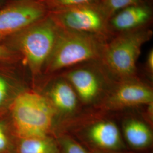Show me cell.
Returning a JSON list of instances; mask_svg holds the SVG:
<instances>
[{"instance_id": "cell-1", "label": "cell", "mask_w": 153, "mask_h": 153, "mask_svg": "<svg viewBox=\"0 0 153 153\" xmlns=\"http://www.w3.org/2000/svg\"><path fill=\"white\" fill-rule=\"evenodd\" d=\"M59 29L48 14L27 27L0 40V44L19 55L23 64L33 75L37 76L43 71Z\"/></svg>"}, {"instance_id": "cell-2", "label": "cell", "mask_w": 153, "mask_h": 153, "mask_svg": "<svg viewBox=\"0 0 153 153\" xmlns=\"http://www.w3.org/2000/svg\"><path fill=\"white\" fill-rule=\"evenodd\" d=\"M107 42L94 35L60 28L43 71L52 74L84 62L100 60Z\"/></svg>"}, {"instance_id": "cell-3", "label": "cell", "mask_w": 153, "mask_h": 153, "mask_svg": "<svg viewBox=\"0 0 153 153\" xmlns=\"http://www.w3.org/2000/svg\"><path fill=\"white\" fill-rule=\"evenodd\" d=\"M151 27L114 35L104 45L100 59L110 76L125 81L135 78L143 44L153 37Z\"/></svg>"}, {"instance_id": "cell-4", "label": "cell", "mask_w": 153, "mask_h": 153, "mask_svg": "<svg viewBox=\"0 0 153 153\" xmlns=\"http://www.w3.org/2000/svg\"><path fill=\"white\" fill-rule=\"evenodd\" d=\"M14 129L21 138L47 136L56 110L49 100L33 91L19 94L11 106Z\"/></svg>"}, {"instance_id": "cell-5", "label": "cell", "mask_w": 153, "mask_h": 153, "mask_svg": "<svg viewBox=\"0 0 153 153\" xmlns=\"http://www.w3.org/2000/svg\"><path fill=\"white\" fill-rule=\"evenodd\" d=\"M60 28L94 35L108 41L114 35L108 28L109 18L99 2L49 12Z\"/></svg>"}, {"instance_id": "cell-6", "label": "cell", "mask_w": 153, "mask_h": 153, "mask_svg": "<svg viewBox=\"0 0 153 153\" xmlns=\"http://www.w3.org/2000/svg\"><path fill=\"white\" fill-rule=\"evenodd\" d=\"M109 76L100 60L84 62L66 69L62 77L66 79L83 103L89 104L98 98L105 78Z\"/></svg>"}, {"instance_id": "cell-7", "label": "cell", "mask_w": 153, "mask_h": 153, "mask_svg": "<svg viewBox=\"0 0 153 153\" xmlns=\"http://www.w3.org/2000/svg\"><path fill=\"white\" fill-rule=\"evenodd\" d=\"M49 11L39 0L7 2L0 8V40L43 18Z\"/></svg>"}, {"instance_id": "cell-8", "label": "cell", "mask_w": 153, "mask_h": 153, "mask_svg": "<svg viewBox=\"0 0 153 153\" xmlns=\"http://www.w3.org/2000/svg\"><path fill=\"white\" fill-rule=\"evenodd\" d=\"M152 1L130 6L116 12L108 20L109 31L114 36L150 27L153 19Z\"/></svg>"}, {"instance_id": "cell-9", "label": "cell", "mask_w": 153, "mask_h": 153, "mask_svg": "<svg viewBox=\"0 0 153 153\" xmlns=\"http://www.w3.org/2000/svg\"><path fill=\"white\" fill-rule=\"evenodd\" d=\"M153 102L152 89L134 78L123 81L109 94L105 104L109 109H119L148 105Z\"/></svg>"}, {"instance_id": "cell-10", "label": "cell", "mask_w": 153, "mask_h": 153, "mask_svg": "<svg viewBox=\"0 0 153 153\" xmlns=\"http://www.w3.org/2000/svg\"><path fill=\"white\" fill-rule=\"evenodd\" d=\"M87 135L91 142L102 149L114 150L121 148L122 145L120 131L112 121L96 122L89 126Z\"/></svg>"}, {"instance_id": "cell-11", "label": "cell", "mask_w": 153, "mask_h": 153, "mask_svg": "<svg viewBox=\"0 0 153 153\" xmlns=\"http://www.w3.org/2000/svg\"><path fill=\"white\" fill-rule=\"evenodd\" d=\"M48 99L56 111L71 114L76 110L79 99L69 82L62 77L51 88Z\"/></svg>"}, {"instance_id": "cell-12", "label": "cell", "mask_w": 153, "mask_h": 153, "mask_svg": "<svg viewBox=\"0 0 153 153\" xmlns=\"http://www.w3.org/2000/svg\"><path fill=\"white\" fill-rule=\"evenodd\" d=\"M123 133L126 141L133 148H146L152 141L153 134L149 126L142 121L131 119L126 121Z\"/></svg>"}, {"instance_id": "cell-13", "label": "cell", "mask_w": 153, "mask_h": 153, "mask_svg": "<svg viewBox=\"0 0 153 153\" xmlns=\"http://www.w3.org/2000/svg\"><path fill=\"white\" fill-rule=\"evenodd\" d=\"M19 153H58L55 142L48 136L23 138L19 144Z\"/></svg>"}, {"instance_id": "cell-14", "label": "cell", "mask_w": 153, "mask_h": 153, "mask_svg": "<svg viewBox=\"0 0 153 153\" xmlns=\"http://www.w3.org/2000/svg\"><path fill=\"white\" fill-rule=\"evenodd\" d=\"M49 12L97 3L100 0H39Z\"/></svg>"}, {"instance_id": "cell-15", "label": "cell", "mask_w": 153, "mask_h": 153, "mask_svg": "<svg viewBox=\"0 0 153 153\" xmlns=\"http://www.w3.org/2000/svg\"><path fill=\"white\" fill-rule=\"evenodd\" d=\"M148 1L152 0H100L99 4L109 19L116 12L124 8Z\"/></svg>"}, {"instance_id": "cell-16", "label": "cell", "mask_w": 153, "mask_h": 153, "mask_svg": "<svg viewBox=\"0 0 153 153\" xmlns=\"http://www.w3.org/2000/svg\"><path fill=\"white\" fill-rule=\"evenodd\" d=\"M61 145L64 153H88L80 144L69 137H64Z\"/></svg>"}, {"instance_id": "cell-17", "label": "cell", "mask_w": 153, "mask_h": 153, "mask_svg": "<svg viewBox=\"0 0 153 153\" xmlns=\"http://www.w3.org/2000/svg\"><path fill=\"white\" fill-rule=\"evenodd\" d=\"M19 59H21V57L19 55L0 44V62H13Z\"/></svg>"}, {"instance_id": "cell-18", "label": "cell", "mask_w": 153, "mask_h": 153, "mask_svg": "<svg viewBox=\"0 0 153 153\" xmlns=\"http://www.w3.org/2000/svg\"><path fill=\"white\" fill-rule=\"evenodd\" d=\"M8 93V85L5 79L0 75V105L5 100Z\"/></svg>"}, {"instance_id": "cell-19", "label": "cell", "mask_w": 153, "mask_h": 153, "mask_svg": "<svg viewBox=\"0 0 153 153\" xmlns=\"http://www.w3.org/2000/svg\"><path fill=\"white\" fill-rule=\"evenodd\" d=\"M145 69L150 76L153 74V49H150L146 56L145 63Z\"/></svg>"}, {"instance_id": "cell-20", "label": "cell", "mask_w": 153, "mask_h": 153, "mask_svg": "<svg viewBox=\"0 0 153 153\" xmlns=\"http://www.w3.org/2000/svg\"><path fill=\"white\" fill-rule=\"evenodd\" d=\"M8 140L3 126L0 124V153L7 148Z\"/></svg>"}, {"instance_id": "cell-21", "label": "cell", "mask_w": 153, "mask_h": 153, "mask_svg": "<svg viewBox=\"0 0 153 153\" xmlns=\"http://www.w3.org/2000/svg\"><path fill=\"white\" fill-rule=\"evenodd\" d=\"M7 2H8V0H0V8L5 5Z\"/></svg>"}, {"instance_id": "cell-22", "label": "cell", "mask_w": 153, "mask_h": 153, "mask_svg": "<svg viewBox=\"0 0 153 153\" xmlns=\"http://www.w3.org/2000/svg\"><path fill=\"white\" fill-rule=\"evenodd\" d=\"M20 1V0H8V2H11V1Z\"/></svg>"}]
</instances>
